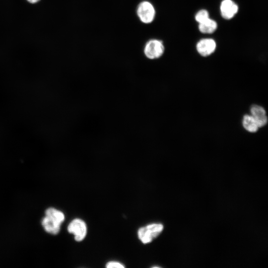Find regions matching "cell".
Here are the masks:
<instances>
[{"label": "cell", "instance_id": "9c48e42d", "mask_svg": "<svg viewBox=\"0 0 268 268\" xmlns=\"http://www.w3.org/2000/svg\"><path fill=\"white\" fill-rule=\"evenodd\" d=\"M42 225L46 232L57 235L60 231L61 224L45 215L42 220Z\"/></svg>", "mask_w": 268, "mask_h": 268}, {"label": "cell", "instance_id": "3957f363", "mask_svg": "<svg viewBox=\"0 0 268 268\" xmlns=\"http://www.w3.org/2000/svg\"><path fill=\"white\" fill-rule=\"evenodd\" d=\"M136 14L142 23L149 24L155 19L156 10L152 3L149 1L144 0L138 4Z\"/></svg>", "mask_w": 268, "mask_h": 268}, {"label": "cell", "instance_id": "8992f818", "mask_svg": "<svg viewBox=\"0 0 268 268\" xmlns=\"http://www.w3.org/2000/svg\"><path fill=\"white\" fill-rule=\"evenodd\" d=\"M69 233L74 235L76 241L83 240L87 233V227L85 222L79 218L72 220L67 226Z\"/></svg>", "mask_w": 268, "mask_h": 268}, {"label": "cell", "instance_id": "5b68a950", "mask_svg": "<svg viewBox=\"0 0 268 268\" xmlns=\"http://www.w3.org/2000/svg\"><path fill=\"white\" fill-rule=\"evenodd\" d=\"M221 17L224 20L234 18L239 11V6L234 0H222L219 6Z\"/></svg>", "mask_w": 268, "mask_h": 268}, {"label": "cell", "instance_id": "5bb4252c", "mask_svg": "<svg viewBox=\"0 0 268 268\" xmlns=\"http://www.w3.org/2000/svg\"><path fill=\"white\" fill-rule=\"evenodd\" d=\"M27 0L30 3H35L38 2L40 0Z\"/></svg>", "mask_w": 268, "mask_h": 268}, {"label": "cell", "instance_id": "277c9868", "mask_svg": "<svg viewBox=\"0 0 268 268\" xmlns=\"http://www.w3.org/2000/svg\"><path fill=\"white\" fill-rule=\"evenodd\" d=\"M198 54L206 58L214 54L217 47L216 40L212 38L205 37L198 40L195 46Z\"/></svg>", "mask_w": 268, "mask_h": 268}, {"label": "cell", "instance_id": "6da1fadb", "mask_svg": "<svg viewBox=\"0 0 268 268\" xmlns=\"http://www.w3.org/2000/svg\"><path fill=\"white\" fill-rule=\"evenodd\" d=\"M165 50V46L162 40L152 39L146 43L143 49V53L147 59L156 60L162 57Z\"/></svg>", "mask_w": 268, "mask_h": 268}, {"label": "cell", "instance_id": "7a4b0ae2", "mask_svg": "<svg viewBox=\"0 0 268 268\" xmlns=\"http://www.w3.org/2000/svg\"><path fill=\"white\" fill-rule=\"evenodd\" d=\"M163 226L161 224H151L140 228L137 232L138 237L144 244L151 242L162 232Z\"/></svg>", "mask_w": 268, "mask_h": 268}, {"label": "cell", "instance_id": "7c38bea8", "mask_svg": "<svg viewBox=\"0 0 268 268\" xmlns=\"http://www.w3.org/2000/svg\"><path fill=\"white\" fill-rule=\"evenodd\" d=\"M210 17V14L208 10L201 8L198 10L194 15V19L196 22L199 24Z\"/></svg>", "mask_w": 268, "mask_h": 268}, {"label": "cell", "instance_id": "30bf717a", "mask_svg": "<svg viewBox=\"0 0 268 268\" xmlns=\"http://www.w3.org/2000/svg\"><path fill=\"white\" fill-rule=\"evenodd\" d=\"M243 128L250 133H255L260 129L254 118L250 114L244 115L242 120Z\"/></svg>", "mask_w": 268, "mask_h": 268}, {"label": "cell", "instance_id": "4fadbf2b", "mask_svg": "<svg viewBox=\"0 0 268 268\" xmlns=\"http://www.w3.org/2000/svg\"><path fill=\"white\" fill-rule=\"evenodd\" d=\"M106 267L108 268H125V266L119 262L111 261L106 264Z\"/></svg>", "mask_w": 268, "mask_h": 268}, {"label": "cell", "instance_id": "8fae6325", "mask_svg": "<svg viewBox=\"0 0 268 268\" xmlns=\"http://www.w3.org/2000/svg\"><path fill=\"white\" fill-rule=\"evenodd\" d=\"M45 215L62 224L64 221L65 216L64 213L54 207H49L45 211Z\"/></svg>", "mask_w": 268, "mask_h": 268}, {"label": "cell", "instance_id": "52a82bcc", "mask_svg": "<svg viewBox=\"0 0 268 268\" xmlns=\"http://www.w3.org/2000/svg\"><path fill=\"white\" fill-rule=\"evenodd\" d=\"M250 115L255 119L259 128H263L267 125L268 122V118L265 109L262 106L254 104L250 109Z\"/></svg>", "mask_w": 268, "mask_h": 268}, {"label": "cell", "instance_id": "ba28073f", "mask_svg": "<svg viewBox=\"0 0 268 268\" xmlns=\"http://www.w3.org/2000/svg\"><path fill=\"white\" fill-rule=\"evenodd\" d=\"M218 24L214 19L209 17L204 21L198 24L199 32L203 34H211L216 31Z\"/></svg>", "mask_w": 268, "mask_h": 268}]
</instances>
